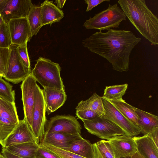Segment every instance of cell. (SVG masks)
<instances>
[{
  "mask_svg": "<svg viewBox=\"0 0 158 158\" xmlns=\"http://www.w3.org/2000/svg\"><path fill=\"white\" fill-rule=\"evenodd\" d=\"M106 32H97L82 42L91 52L107 60L114 70H129L130 57L134 47L141 40L131 31L109 29Z\"/></svg>",
  "mask_w": 158,
  "mask_h": 158,
  "instance_id": "cell-1",
  "label": "cell"
},
{
  "mask_svg": "<svg viewBox=\"0 0 158 158\" xmlns=\"http://www.w3.org/2000/svg\"><path fill=\"white\" fill-rule=\"evenodd\" d=\"M127 17L143 37L155 46L158 44V19L144 0H119Z\"/></svg>",
  "mask_w": 158,
  "mask_h": 158,
  "instance_id": "cell-2",
  "label": "cell"
},
{
  "mask_svg": "<svg viewBox=\"0 0 158 158\" xmlns=\"http://www.w3.org/2000/svg\"><path fill=\"white\" fill-rule=\"evenodd\" d=\"M60 70L58 64L48 59L40 57L36 60L31 74L44 88H54L65 91L60 76Z\"/></svg>",
  "mask_w": 158,
  "mask_h": 158,
  "instance_id": "cell-3",
  "label": "cell"
},
{
  "mask_svg": "<svg viewBox=\"0 0 158 158\" xmlns=\"http://www.w3.org/2000/svg\"><path fill=\"white\" fill-rule=\"evenodd\" d=\"M127 17L117 3L109 4L106 9L90 17L84 23L86 29L98 30L99 31L112 28H118L121 22L126 21Z\"/></svg>",
  "mask_w": 158,
  "mask_h": 158,
  "instance_id": "cell-4",
  "label": "cell"
},
{
  "mask_svg": "<svg viewBox=\"0 0 158 158\" xmlns=\"http://www.w3.org/2000/svg\"><path fill=\"white\" fill-rule=\"evenodd\" d=\"M82 121L84 127L89 133L102 139L108 140L116 136L126 135L115 124L103 117Z\"/></svg>",
  "mask_w": 158,
  "mask_h": 158,
  "instance_id": "cell-5",
  "label": "cell"
},
{
  "mask_svg": "<svg viewBox=\"0 0 158 158\" xmlns=\"http://www.w3.org/2000/svg\"><path fill=\"white\" fill-rule=\"evenodd\" d=\"M46 107L42 89L38 85L33 108L31 129L36 142L39 144L42 140L45 133L47 119Z\"/></svg>",
  "mask_w": 158,
  "mask_h": 158,
  "instance_id": "cell-6",
  "label": "cell"
},
{
  "mask_svg": "<svg viewBox=\"0 0 158 158\" xmlns=\"http://www.w3.org/2000/svg\"><path fill=\"white\" fill-rule=\"evenodd\" d=\"M105 114L103 117L112 121L125 133L126 135L134 137L141 133L137 126L124 116L111 103L102 97Z\"/></svg>",
  "mask_w": 158,
  "mask_h": 158,
  "instance_id": "cell-7",
  "label": "cell"
},
{
  "mask_svg": "<svg viewBox=\"0 0 158 158\" xmlns=\"http://www.w3.org/2000/svg\"><path fill=\"white\" fill-rule=\"evenodd\" d=\"M81 127L75 117L71 115H56L47 119L44 134L61 132L80 134Z\"/></svg>",
  "mask_w": 158,
  "mask_h": 158,
  "instance_id": "cell-8",
  "label": "cell"
},
{
  "mask_svg": "<svg viewBox=\"0 0 158 158\" xmlns=\"http://www.w3.org/2000/svg\"><path fill=\"white\" fill-rule=\"evenodd\" d=\"M37 86L36 81L31 73L22 81L20 85L24 118L30 129Z\"/></svg>",
  "mask_w": 158,
  "mask_h": 158,
  "instance_id": "cell-9",
  "label": "cell"
},
{
  "mask_svg": "<svg viewBox=\"0 0 158 158\" xmlns=\"http://www.w3.org/2000/svg\"><path fill=\"white\" fill-rule=\"evenodd\" d=\"M17 46L11 47L9 62L7 72L4 77L13 84L23 81L31 73L23 64L19 56Z\"/></svg>",
  "mask_w": 158,
  "mask_h": 158,
  "instance_id": "cell-10",
  "label": "cell"
},
{
  "mask_svg": "<svg viewBox=\"0 0 158 158\" xmlns=\"http://www.w3.org/2000/svg\"><path fill=\"white\" fill-rule=\"evenodd\" d=\"M8 23L12 45L17 46L30 41L32 37L27 18L11 19Z\"/></svg>",
  "mask_w": 158,
  "mask_h": 158,
  "instance_id": "cell-11",
  "label": "cell"
},
{
  "mask_svg": "<svg viewBox=\"0 0 158 158\" xmlns=\"http://www.w3.org/2000/svg\"><path fill=\"white\" fill-rule=\"evenodd\" d=\"M33 5L30 0H8L1 13L8 22L12 19L27 18Z\"/></svg>",
  "mask_w": 158,
  "mask_h": 158,
  "instance_id": "cell-12",
  "label": "cell"
},
{
  "mask_svg": "<svg viewBox=\"0 0 158 158\" xmlns=\"http://www.w3.org/2000/svg\"><path fill=\"white\" fill-rule=\"evenodd\" d=\"M108 141L112 149L115 158L131 157L137 151L133 137L126 135H119Z\"/></svg>",
  "mask_w": 158,
  "mask_h": 158,
  "instance_id": "cell-13",
  "label": "cell"
},
{
  "mask_svg": "<svg viewBox=\"0 0 158 158\" xmlns=\"http://www.w3.org/2000/svg\"><path fill=\"white\" fill-rule=\"evenodd\" d=\"M36 142L35 137L25 118L19 120L15 128L6 140L4 147L29 142Z\"/></svg>",
  "mask_w": 158,
  "mask_h": 158,
  "instance_id": "cell-14",
  "label": "cell"
},
{
  "mask_svg": "<svg viewBox=\"0 0 158 158\" xmlns=\"http://www.w3.org/2000/svg\"><path fill=\"white\" fill-rule=\"evenodd\" d=\"M45 104L46 112L48 115L63 105L67 99L65 91L51 88L42 89Z\"/></svg>",
  "mask_w": 158,
  "mask_h": 158,
  "instance_id": "cell-15",
  "label": "cell"
},
{
  "mask_svg": "<svg viewBox=\"0 0 158 158\" xmlns=\"http://www.w3.org/2000/svg\"><path fill=\"white\" fill-rule=\"evenodd\" d=\"M40 6L42 27L59 22L64 16L63 11L52 1L45 0Z\"/></svg>",
  "mask_w": 158,
  "mask_h": 158,
  "instance_id": "cell-16",
  "label": "cell"
},
{
  "mask_svg": "<svg viewBox=\"0 0 158 158\" xmlns=\"http://www.w3.org/2000/svg\"><path fill=\"white\" fill-rule=\"evenodd\" d=\"M81 137L80 134H70L61 132L44 134L41 142L64 149L72 142Z\"/></svg>",
  "mask_w": 158,
  "mask_h": 158,
  "instance_id": "cell-17",
  "label": "cell"
},
{
  "mask_svg": "<svg viewBox=\"0 0 158 158\" xmlns=\"http://www.w3.org/2000/svg\"><path fill=\"white\" fill-rule=\"evenodd\" d=\"M137 151L145 158H158V148L148 134L133 137Z\"/></svg>",
  "mask_w": 158,
  "mask_h": 158,
  "instance_id": "cell-18",
  "label": "cell"
},
{
  "mask_svg": "<svg viewBox=\"0 0 158 158\" xmlns=\"http://www.w3.org/2000/svg\"><path fill=\"white\" fill-rule=\"evenodd\" d=\"M139 119L137 126L141 133L147 134L158 128V117L134 106Z\"/></svg>",
  "mask_w": 158,
  "mask_h": 158,
  "instance_id": "cell-19",
  "label": "cell"
},
{
  "mask_svg": "<svg viewBox=\"0 0 158 158\" xmlns=\"http://www.w3.org/2000/svg\"><path fill=\"white\" fill-rule=\"evenodd\" d=\"M63 150L86 158H94L93 144L81 136Z\"/></svg>",
  "mask_w": 158,
  "mask_h": 158,
  "instance_id": "cell-20",
  "label": "cell"
},
{
  "mask_svg": "<svg viewBox=\"0 0 158 158\" xmlns=\"http://www.w3.org/2000/svg\"><path fill=\"white\" fill-rule=\"evenodd\" d=\"M39 147V144L35 142L23 143L6 148L12 153L23 158H34Z\"/></svg>",
  "mask_w": 158,
  "mask_h": 158,
  "instance_id": "cell-21",
  "label": "cell"
},
{
  "mask_svg": "<svg viewBox=\"0 0 158 158\" xmlns=\"http://www.w3.org/2000/svg\"><path fill=\"white\" fill-rule=\"evenodd\" d=\"M0 116L18 125L19 120L15 102H11L0 98Z\"/></svg>",
  "mask_w": 158,
  "mask_h": 158,
  "instance_id": "cell-22",
  "label": "cell"
},
{
  "mask_svg": "<svg viewBox=\"0 0 158 158\" xmlns=\"http://www.w3.org/2000/svg\"><path fill=\"white\" fill-rule=\"evenodd\" d=\"M108 100L124 116L137 126L139 118L135 110L134 106L127 103L122 98Z\"/></svg>",
  "mask_w": 158,
  "mask_h": 158,
  "instance_id": "cell-23",
  "label": "cell"
},
{
  "mask_svg": "<svg viewBox=\"0 0 158 158\" xmlns=\"http://www.w3.org/2000/svg\"><path fill=\"white\" fill-rule=\"evenodd\" d=\"M32 37L36 35L42 27L41 24L40 7L34 5L27 17Z\"/></svg>",
  "mask_w": 158,
  "mask_h": 158,
  "instance_id": "cell-24",
  "label": "cell"
},
{
  "mask_svg": "<svg viewBox=\"0 0 158 158\" xmlns=\"http://www.w3.org/2000/svg\"><path fill=\"white\" fill-rule=\"evenodd\" d=\"M86 106L90 108L100 117H103L105 114L103 103L102 97L96 93L88 99L81 101Z\"/></svg>",
  "mask_w": 158,
  "mask_h": 158,
  "instance_id": "cell-25",
  "label": "cell"
},
{
  "mask_svg": "<svg viewBox=\"0 0 158 158\" xmlns=\"http://www.w3.org/2000/svg\"><path fill=\"white\" fill-rule=\"evenodd\" d=\"M127 84L106 86L102 97L107 100L122 99L127 88Z\"/></svg>",
  "mask_w": 158,
  "mask_h": 158,
  "instance_id": "cell-26",
  "label": "cell"
},
{
  "mask_svg": "<svg viewBox=\"0 0 158 158\" xmlns=\"http://www.w3.org/2000/svg\"><path fill=\"white\" fill-rule=\"evenodd\" d=\"M17 125L0 116V144L4 147L7 138Z\"/></svg>",
  "mask_w": 158,
  "mask_h": 158,
  "instance_id": "cell-27",
  "label": "cell"
},
{
  "mask_svg": "<svg viewBox=\"0 0 158 158\" xmlns=\"http://www.w3.org/2000/svg\"><path fill=\"white\" fill-rule=\"evenodd\" d=\"M0 77V98L11 102H15V92L13 86Z\"/></svg>",
  "mask_w": 158,
  "mask_h": 158,
  "instance_id": "cell-28",
  "label": "cell"
},
{
  "mask_svg": "<svg viewBox=\"0 0 158 158\" xmlns=\"http://www.w3.org/2000/svg\"><path fill=\"white\" fill-rule=\"evenodd\" d=\"M76 115L81 120H91L99 117L90 108L84 105L81 101L76 107Z\"/></svg>",
  "mask_w": 158,
  "mask_h": 158,
  "instance_id": "cell-29",
  "label": "cell"
},
{
  "mask_svg": "<svg viewBox=\"0 0 158 158\" xmlns=\"http://www.w3.org/2000/svg\"><path fill=\"white\" fill-rule=\"evenodd\" d=\"M12 45L8 22L5 21L0 26V47L9 48Z\"/></svg>",
  "mask_w": 158,
  "mask_h": 158,
  "instance_id": "cell-30",
  "label": "cell"
},
{
  "mask_svg": "<svg viewBox=\"0 0 158 158\" xmlns=\"http://www.w3.org/2000/svg\"><path fill=\"white\" fill-rule=\"evenodd\" d=\"M11 48L0 47V77L5 76L8 69Z\"/></svg>",
  "mask_w": 158,
  "mask_h": 158,
  "instance_id": "cell-31",
  "label": "cell"
},
{
  "mask_svg": "<svg viewBox=\"0 0 158 158\" xmlns=\"http://www.w3.org/2000/svg\"><path fill=\"white\" fill-rule=\"evenodd\" d=\"M39 144L56 154L61 158H86L48 144L41 142Z\"/></svg>",
  "mask_w": 158,
  "mask_h": 158,
  "instance_id": "cell-32",
  "label": "cell"
},
{
  "mask_svg": "<svg viewBox=\"0 0 158 158\" xmlns=\"http://www.w3.org/2000/svg\"><path fill=\"white\" fill-rule=\"evenodd\" d=\"M27 43L17 47L20 58L24 65L28 69H31L30 63L27 48Z\"/></svg>",
  "mask_w": 158,
  "mask_h": 158,
  "instance_id": "cell-33",
  "label": "cell"
},
{
  "mask_svg": "<svg viewBox=\"0 0 158 158\" xmlns=\"http://www.w3.org/2000/svg\"><path fill=\"white\" fill-rule=\"evenodd\" d=\"M95 143L99 151L107 158H115L112 149L108 140H102Z\"/></svg>",
  "mask_w": 158,
  "mask_h": 158,
  "instance_id": "cell-34",
  "label": "cell"
},
{
  "mask_svg": "<svg viewBox=\"0 0 158 158\" xmlns=\"http://www.w3.org/2000/svg\"><path fill=\"white\" fill-rule=\"evenodd\" d=\"M39 145L40 147L38 150L36 156L44 158H61L53 152L43 147L39 144Z\"/></svg>",
  "mask_w": 158,
  "mask_h": 158,
  "instance_id": "cell-35",
  "label": "cell"
},
{
  "mask_svg": "<svg viewBox=\"0 0 158 158\" xmlns=\"http://www.w3.org/2000/svg\"><path fill=\"white\" fill-rule=\"evenodd\" d=\"M110 1V0H85V3L87 4L86 11H90L93 8L103 2Z\"/></svg>",
  "mask_w": 158,
  "mask_h": 158,
  "instance_id": "cell-36",
  "label": "cell"
},
{
  "mask_svg": "<svg viewBox=\"0 0 158 158\" xmlns=\"http://www.w3.org/2000/svg\"><path fill=\"white\" fill-rule=\"evenodd\" d=\"M1 153L6 158H23L12 153L5 147L2 148Z\"/></svg>",
  "mask_w": 158,
  "mask_h": 158,
  "instance_id": "cell-37",
  "label": "cell"
},
{
  "mask_svg": "<svg viewBox=\"0 0 158 158\" xmlns=\"http://www.w3.org/2000/svg\"><path fill=\"white\" fill-rule=\"evenodd\" d=\"M94 158H107L98 149L95 143L93 144Z\"/></svg>",
  "mask_w": 158,
  "mask_h": 158,
  "instance_id": "cell-38",
  "label": "cell"
},
{
  "mask_svg": "<svg viewBox=\"0 0 158 158\" xmlns=\"http://www.w3.org/2000/svg\"><path fill=\"white\" fill-rule=\"evenodd\" d=\"M158 128H157L152 132L148 134L157 146H158Z\"/></svg>",
  "mask_w": 158,
  "mask_h": 158,
  "instance_id": "cell-39",
  "label": "cell"
},
{
  "mask_svg": "<svg viewBox=\"0 0 158 158\" xmlns=\"http://www.w3.org/2000/svg\"><path fill=\"white\" fill-rule=\"evenodd\" d=\"M66 0H56L55 2L57 5V7L59 8H62L64 4H65Z\"/></svg>",
  "mask_w": 158,
  "mask_h": 158,
  "instance_id": "cell-40",
  "label": "cell"
},
{
  "mask_svg": "<svg viewBox=\"0 0 158 158\" xmlns=\"http://www.w3.org/2000/svg\"><path fill=\"white\" fill-rule=\"evenodd\" d=\"M8 0H0V12L5 6Z\"/></svg>",
  "mask_w": 158,
  "mask_h": 158,
  "instance_id": "cell-41",
  "label": "cell"
},
{
  "mask_svg": "<svg viewBox=\"0 0 158 158\" xmlns=\"http://www.w3.org/2000/svg\"><path fill=\"white\" fill-rule=\"evenodd\" d=\"M131 158H145L141 156L138 151H137L131 157Z\"/></svg>",
  "mask_w": 158,
  "mask_h": 158,
  "instance_id": "cell-42",
  "label": "cell"
},
{
  "mask_svg": "<svg viewBox=\"0 0 158 158\" xmlns=\"http://www.w3.org/2000/svg\"><path fill=\"white\" fill-rule=\"evenodd\" d=\"M5 20L1 14V12H0V26L4 22Z\"/></svg>",
  "mask_w": 158,
  "mask_h": 158,
  "instance_id": "cell-43",
  "label": "cell"
},
{
  "mask_svg": "<svg viewBox=\"0 0 158 158\" xmlns=\"http://www.w3.org/2000/svg\"><path fill=\"white\" fill-rule=\"evenodd\" d=\"M0 158H6L1 153H0Z\"/></svg>",
  "mask_w": 158,
  "mask_h": 158,
  "instance_id": "cell-44",
  "label": "cell"
},
{
  "mask_svg": "<svg viewBox=\"0 0 158 158\" xmlns=\"http://www.w3.org/2000/svg\"><path fill=\"white\" fill-rule=\"evenodd\" d=\"M34 158H44L39 156H36V157Z\"/></svg>",
  "mask_w": 158,
  "mask_h": 158,
  "instance_id": "cell-45",
  "label": "cell"
},
{
  "mask_svg": "<svg viewBox=\"0 0 158 158\" xmlns=\"http://www.w3.org/2000/svg\"><path fill=\"white\" fill-rule=\"evenodd\" d=\"M131 158V157H127V158H123V157H122V158Z\"/></svg>",
  "mask_w": 158,
  "mask_h": 158,
  "instance_id": "cell-46",
  "label": "cell"
}]
</instances>
